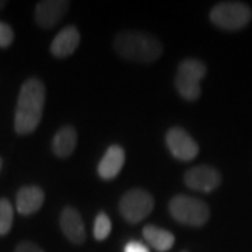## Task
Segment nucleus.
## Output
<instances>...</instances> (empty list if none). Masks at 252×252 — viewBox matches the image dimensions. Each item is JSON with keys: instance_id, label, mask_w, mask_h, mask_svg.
<instances>
[{"instance_id": "nucleus-1", "label": "nucleus", "mask_w": 252, "mask_h": 252, "mask_svg": "<svg viewBox=\"0 0 252 252\" xmlns=\"http://www.w3.org/2000/svg\"><path fill=\"white\" fill-rule=\"evenodd\" d=\"M45 84L36 77L24 81L18 94L14 114V130L18 135H28L35 130L45 105Z\"/></svg>"}, {"instance_id": "nucleus-2", "label": "nucleus", "mask_w": 252, "mask_h": 252, "mask_svg": "<svg viewBox=\"0 0 252 252\" xmlns=\"http://www.w3.org/2000/svg\"><path fill=\"white\" fill-rule=\"evenodd\" d=\"M114 49L126 61L140 63L156 62L162 55L161 42L147 32L122 31L114 39Z\"/></svg>"}, {"instance_id": "nucleus-3", "label": "nucleus", "mask_w": 252, "mask_h": 252, "mask_svg": "<svg viewBox=\"0 0 252 252\" xmlns=\"http://www.w3.org/2000/svg\"><path fill=\"white\" fill-rule=\"evenodd\" d=\"M170 213L174 220L184 225L202 227L210 217V209L203 200L188 195H177L170 200Z\"/></svg>"}, {"instance_id": "nucleus-4", "label": "nucleus", "mask_w": 252, "mask_h": 252, "mask_svg": "<svg viewBox=\"0 0 252 252\" xmlns=\"http://www.w3.org/2000/svg\"><path fill=\"white\" fill-rule=\"evenodd\" d=\"M206 64L202 61L198 59L182 61L175 76V87L181 97L187 101L198 99L202 94L200 81L206 76Z\"/></svg>"}, {"instance_id": "nucleus-5", "label": "nucleus", "mask_w": 252, "mask_h": 252, "mask_svg": "<svg viewBox=\"0 0 252 252\" xmlns=\"http://www.w3.org/2000/svg\"><path fill=\"white\" fill-rule=\"evenodd\" d=\"M252 18V10L241 1H221L210 11V21L225 31H238L247 27Z\"/></svg>"}, {"instance_id": "nucleus-6", "label": "nucleus", "mask_w": 252, "mask_h": 252, "mask_svg": "<svg viewBox=\"0 0 252 252\" xmlns=\"http://www.w3.org/2000/svg\"><path fill=\"white\" fill-rule=\"evenodd\" d=\"M154 199L144 189L127 190L119 200V212L127 223L136 224L153 212Z\"/></svg>"}, {"instance_id": "nucleus-7", "label": "nucleus", "mask_w": 252, "mask_h": 252, "mask_svg": "<svg viewBox=\"0 0 252 252\" xmlns=\"http://www.w3.org/2000/svg\"><path fill=\"white\" fill-rule=\"evenodd\" d=\"M165 143L172 156L180 161H192L199 154L198 143L180 126H174L167 132Z\"/></svg>"}, {"instance_id": "nucleus-8", "label": "nucleus", "mask_w": 252, "mask_h": 252, "mask_svg": "<svg viewBox=\"0 0 252 252\" xmlns=\"http://www.w3.org/2000/svg\"><path fill=\"white\" fill-rule=\"evenodd\" d=\"M185 185L196 192H213L221 184V175L210 165H196L185 172Z\"/></svg>"}, {"instance_id": "nucleus-9", "label": "nucleus", "mask_w": 252, "mask_h": 252, "mask_svg": "<svg viewBox=\"0 0 252 252\" xmlns=\"http://www.w3.org/2000/svg\"><path fill=\"white\" fill-rule=\"evenodd\" d=\"M69 10V1L64 0H44L35 6V23L41 28L55 27L66 11Z\"/></svg>"}, {"instance_id": "nucleus-10", "label": "nucleus", "mask_w": 252, "mask_h": 252, "mask_svg": "<svg viewBox=\"0 0 252 252\" xmlns=\"http://www.w3.org/2000/svg\"><path fill=\"white\" fill-rule=\"evenodd\" d=\"M61 228L64 237L76 245H81L86 241V227L80 213L74 207H64L61 213Z\"/></svg>"}, {"instance_id": "nucleus-11", "label": "nucleus", "mask_w": 252, "mask_h": 252, "mask_svg": "<svg viewBox=\"0 0 252 252\" xmlns=\"http://www.w3.org/2000/svg\"><path fill=\"white\" fill-rule=\"evenodd\" d=\"M44 200H45V193L39 187L36 185L23 187L16 196V209L20 215L30 216L36 213L42 207Z\"/></svg>"}, {"instance_id": "nucleus-12", "label": "nucleus", "mask_w": 252, "mask_h": 252, "mask_svg": "<svg viewBox=\"0 0 252 252\" xmlns=\"http://www.w3.org/2000/svg\"><path fill=\"white\" fill-rule=\"evenodd\" d=\"M80 44V32L74 26L63 28L55 36L52 44H51V54L55 58H67L77 49Z\"/></svg>"}, {"instance_id": "nucleus-13", "label": "nucleus", "mask_w": 252, "mask_h": 252, "mask_svg": "<svg viewBox=\"0 0 252 252\" xmlns=\"http://www.w3.org/2000/svg\"><path fill=\"white\" fill-rule=\"evenodd\" d=\"M125 164V152L121 146L112 144L98 164V175L102 180H114Z\"/></svg>"}, {"instance_id": "nucleus-14", "label": "nucleus", "mask_w": 252, "mask_h": 252, "mask_svg": "<svg viewBox=\"0 0 252 252\" xmlns=\"http://www.w3.org/2000/svg\"><path fill=\"white\" fill-rule=\"evenodd\" d=\"M77 144V132L73 126H63L52 139V152L61 158L72 156Z\"/></svg>"}, {"instance_id": "nucleus-15", "label": "nucleus", "mask_w": 252, "mask_h": 252, "mask_svg": "<svg viewBox=\"0 0 252 252\" xmlns=\"http://www.w3.org/2000/svg\"><path fill=\"white\" fill-rule=\"evenodd\" d=\"M143 237L156 251L167 252L171 250L175 243V237L172 233L160 228L157 225L149 224L143 228Z\"/></svg>"}, {"instance_id": "nucleus-16", "label": "nucleus", "mask_w": 252, "mask_h": 252, "mask_svg": "<svg viewBox=\"0 0 252 252\" xmlns=\"http://www.w3.org/2000/svg\"><path fill=\"white\" fill-rule=\"evenodd\" d=\"M14 210L9 200L6 198L0 199V235L9 234L13 225Z\"/></svg>"}, {"instance_id": "nucleus-17", "label": "nucleus", "mask_w": 252, "mask_h": 252, "mask_svg": "<svg viewBox=\"0 0 252 252\" xmlns=\"http://www.w3.org/2000/svg\"><path fill=\"white\" fill-rule=\"evenodd\" d=\"M111 230H112V224L109 217L104 212L98 213L94 223V238L97 241H104L111 234Z\"/></svg>"}, {"instance_id": "nucleus-18", "label": "nucleus", "mask_w": 252, "mask_h": 252, "mask_svg": "<svg viewBox=\"0 0 252 252\" xmlns=\"http://www.w3.org/2000/svg\"><path fill=\"white\" fill-rule=\"evenodd\" d=\"M14 41V32L9 24L0 21V48H9Z\"/></svg>"}, {"instance_id": "nucleus-19", "label": "nucleus", "mask_w": 252, "mask_h": 252, "mask_svg": "<svg viewBox=\"0 0 252 252\" xmlns=\"http://www.w3.org/2000/svg\"><path fill=\"white\" fill-rule=\"evenodd\" d=\"M14 252H44V250L39 248L36 244L31 243V241H23L16 247Z\"/></svg>"}, {"instance_id": "nucleus-20", "label": "nucleus", "mask_w": 252, "mask_h": 252, "mask_svg": "<svg viewBox=\"0 0 252 252\" xmlns=\"http://www.w3.org/2000/svg\"><path fill=\"white\" fill-rule=\"evenodd\" d=\"M124 252H150L149 248L144 244L139 243V241H129L125 245V251Z\"/></svg>"}, {"instance_id": "nucleus-21", "label": "nucleus", "mask_w": 252, "mask_h": 252, "mask_svg": "<svg viewBox=\"0 0 252 252\" xmlns=\"http://www.w3.org/2000/svg\"><path fill=\"white\" fill-rule=\"evenodd\" d=\"M7 4V1H4V0H0V10L4 9V6Z\"/></svg>"}, {"instance_id": "nucleus-22", "label": "nucleus", "mask_w": 252, "mask_h": 252, "mask_svg": "<svg viewBox=\"0 0 252 252\" xmlns=\"http://www.w3.org/2000/svg\"><path fill=\"white\" fill-rule=\"evenodd\" d=\"M1 167H3V160L0 158V171H1Z\"/></svg>"}, {"instance_id": "nucleus-23", "label": "nucleus", "mask_w": 252, "mask_h": 252, "mask_svg": "<svg viewBox=\"0 0 252 252\" xmlns=\"http://www.w3.org/2000/svg\"><path fill=\"white\" fill-rule=\"evenodd\" d=\"M182 252H188V251H182Z\"/></svg>"}]
</instances>
